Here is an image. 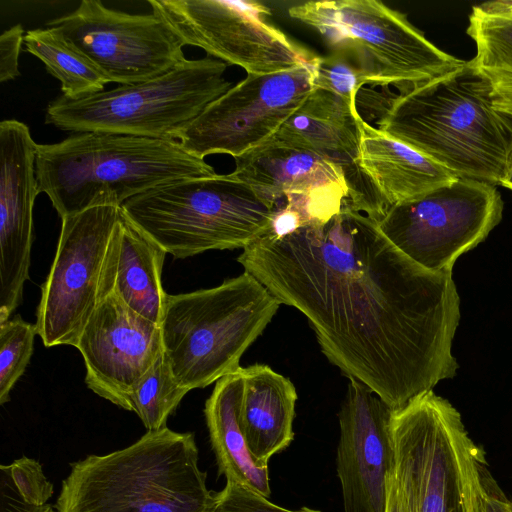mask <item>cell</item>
Here are the masks:
<instances>
[{"mask_svg":"<svg viewBox=\"0 0 512 512\" xmlns=\"http://www.w3.org/2000/svg\"><path fill=\"white\" fill-rule=\"evenodd\" d=\"M237 261L306 317L330 363L393 410L455 376L452 272L412 261L349 199L327 221L264 234Z\"/></svg>","mask_w":512,"mask_h":512,"instance_id":"6da1fadb","label":"cell"},{"mask_svg":"<svg viewBox=\"0 0 512 512\" xmlns=\"http://www.w3.org/2000/svg\"><path fill=\"white\" fill-rule=\"evenodd\" d=\"M377 129L458 178L497 186L507 174L512 117L494 107L471 60L391 98Z\"/></svg>","mask_w":512,"mask_h":512,"instance_id":"7a4b0ae2","label":"cell"},{"mask_svg":"<svg viewBox=\"0 0 512 512\" xmlns=\"http://www.w3.org/2000/svg\"><path fill=\"white\" fill-rule=\"evenodd\" d=\"M193 433L167 426L132 445L71 464L57 512H214Z\"/></svg>","mask_w":512,"mask_h":512,"instance_id":"3957f363","label":"cell"},{"mask_svg":"<svg viewBox=\"0 0 512 512\" xmlns=\"http://www.w3.org/2000/svg\"><path fill=\"white\" fill-rule=\"evenodd\" d=\"M35 173L60 218L128 199L183 178L215 175L176 140L80 132L38 144Z\"/></svg>","mask_w":512,"mask_h":512,"instance_id":"277c9868","label":"cell"},{"mask_svg":"<svg viewBox=\"0 0 512 512\" xmlns=\"http://www.w3.org/2000/svg\"><path fill=\"white\" fill-rule=\"evenodd\" d=\"M280 305L247 271L213 288L167 294L163 355L177 383L190 391L238 371Z\"/></svg>","mask_w":512,"mask_h":512,"instance_id":"5b68a950","label":"cell"},{"mask_svg":"<svg viewBox=\"0 0 512 512\" xmlns=\"http://www.w3.org/2000/svg\"><path fill=\"white\" fill-rule=\"evenodd\" d=\"M121 208L177 259L244 249L268 232L273 214L231 173L174 180L128 199Z\"/></svg>","mask_w":512,"mask_h":512,"instance_id":"8992f818","label":"cell"},{"mask_svg":"<svg viewBox=\"0 0 512 512\" xmlns=\"http://www.w3.org/2000/svg\"><path fill=\"white\" fill-rule=\"evenodd\" d=\"M394 469L410 512H482L484 452L433 390L393 410Z\"/></svg>","mask_w":512,"mask_h":512,"instance_id":"52a82bcc","label":"cell"},{"mask_svg":"<svg viewBox=\"0 0 512 512\" xmlns=\"http://www.w3.org/2000/svg\"><path fill=\"white\" fill-rule=\"evenodd\" d=\"M225 62L185 59L167 72L78 99L51 101L45 123L75 133L103 132L176 140L178 134L231 87Z\"/></svg>","mask_w":512,"mask_h":512,"instance_id":"ba28073f","label":"cell"},{"mask_svg":"<svg viewBox=\"0 0 512 512\" xmlns=\"http://www.w3.org/2000/svg\"><path fill=\"white\" fill-rule=\"evenodd\" d=\"M331 51L352 56L369 85L402 92L465 64L430 42L406 16L376 0L308 1L289 8Z\"/></svg>","mask_w":512,"mask_h":512,"instance_id":"9c48e42d","label":"cell"},{"mask_svg":"<svg viewBox=\"0 0 512 512\" xmlns=\"http://www.w3.org/2000/svg\"><path fill=\"white\" fill-rule=\"evenodd\" d=\"M121 216L120 206L101 205L62 218L36 309L37 335L46 347H75L99 303L113 292Z\"/></svg>","mask_w":512,"mask_h":512,"instance_id":"30bf717a","label":"cell"},{"mask_svg":"<svg viewBox=\"0 0 512 512\" xmlns=\"http://www.w3.org/2000/svg\"><path fill=\"white\" fill-rule=\"evenodd\" d=\"M496 186L458 178L414 200L393 205L377 220L390 242L432 272H452L457 258L477 246L500 222Z\"/></svg>","mask_w":512,"mask_h":512,"instance_id":"8fae6325","label":"cell"},{"mask_svg":"<svg viewBox=\"0 0 512 512\" xmlns=\"http://www.w3.org/2000/svg\"><path fill=\"white\" fill-rule=\"evenodd\" d=\"M184 45L206 51L247 74L266 75L311 64L317 57L268 21L255 1L148 0Z\"/></svg>","mask_w":512,"mask_h":512,"instance_id":"7c38bea8","label":"cell"},{"mask_svg":"<svg viewBox=\"0 0 512 512\" xmlns=\"http://www.w3.org/2000/svg\"><path fill=\"white\" fill-rule=\"evenodd\" d=\"M314 90V61L273 74H247L210 103L176 141L199 159L219 153L239 157L270 140Z\"/></svg>","mask_w":512,"mask_h":512,"instance_id":"4fadbf2b","label":"cell"},{"mask_svg":"<svg viewBox=\"0 0 512 512\" xmlns=\"http://www.w3.org/2000/svg\"><path fill=\"white\" fill-rule=\"evenodd\" d=\"M47 26L89 58L110 82L135 84L155 78L186 58L185 46L155 13L131 14L83 0Z\"/></svg>","mask_w":512,"mask_h":512,"instance_id":"5bb4252c","label":"cell"},{"mask_svg":"<svg viewBox=\"0 0 512 512\" xmlns=\"http://www.w3.org/2000/svg\"><path fill=\"white\" fill-rule=\"evenodd\" d=\"M75 348L85 363L87 387L132 411L134 390L163 355L161 328L112 292L91 315Z\"/></svg>","mask_w":512,"mask_h":512,"instance_id":"9a60e30c","label":"cell"},{"mask_svg":"<svg viewBox=\"0 0 512 512\" xmlns=\"http://www.w3.org/2000/svg\"><path fill=\"white\" fill-rule=\"evenodd\" d=\"M393 409L361 382L349 379L338 414L337 474L344 512H385L394 469Z\"/></svg>","mask_w":512,"mask_h":512,"instance_id":"2e32d148","label":"cell"},{"mask_svg":"<svg viewBox=\"0 0 512 512\" xmlns=\"http://www.w3.org/2000/svg\"><path fill=\"white\" fill-rule=\"evenodd\" d=\"M37 145L23 122L0 123V322L21 304L29 279Z\"/></svg>","mask_w":512,"mask_h":512,"instance_id":"e0dca14e","label":"cell"},{"mask_svg":"<svg viewBox=\"0 0 512 512\" xmlns=\"http://www.w3.org/2000/svg\"><path fill=\"white\" fill-rule=\"evenodd\" d=\"M363 122L357 106L315 89L270 141L310 150L340 166L350 202L374 216L382 211L383 201L358 164Z\"/></svg>","mask_w":512,"mask_h":512,"instance_id":"ac0fdd59","label":"cell"},{"mask_svg":"<svg viewBox=\"0 0 512 512\" xmlns=\"http://www.w3.org/2000/svg\"><path fill=\"white\" fill-rule=\"evenodd\" d=\"M234 159L231 174L273 210L288 197H307L330 219L350 198L344 170L310 150L269 140Z\"/></svg>","mask_w":512,"mask_h":512,"instance_id":"d6986e66","label":"cell"},{"mask_svg":"<svg viewBox=\"0 0 512 512\" xmlns=\"http://www.w3.org/2000/svg\"><path fill=\"white\" fill-rule=\"evenodd\" d=\"M358 164L387 208L458 179L443 166L366 121L362 124Z\"/></svg>","mask_w":512,"mask_h":512,"instance_id":"ffe728a7","label":"cell"},{"mask_svg":"<svg viewBox=\"0 0 512 512\" xmlns=\"http://www.w3.org/2000/svg\"><path fill=\"white\" fill-rule=\"evenodd\" d=\"M242 373L240 426L253 458L268 465L294 439L297 392L288 378L268 365L242 367Z\"/></svg>","mask_w":512,"mask_h":512,"instance_id":"44dd1931","label":"cell"},{"mask_svg":"<svg viewBox=\"0 0 512 512\" xmlns=\"http://www.w3.org/2000/svg\"><path fill=\"white\" fill-rule=\"evenodd\" d=\"M243 394L242 367L220 378L205 402L204 415L218 472L227 482L246 487L269 498L268 465L258 463L250 453L240 426Z\"/></svg>","mask_w":512,"mask_h":512,"instance_id":"7402d4cb","label":"cell"},{"mask_svg":"<svg viewBox=\"0 0 512 512\" xmlns=\"http://www.w3.org/2000/svg\"><path fill=\"white\" fill-rule=\"evenodd\" d=\"M115 230L113 292L135 313L160 325L167 296L161 280L167 252L123 211Z\"/></svg>","mask_w":512,"mask_h":512,"instance_id":"603a6c76","label":"cell"},{"mask_svg":"<svg viewBox=\"0 0 512 512\" xmlns=\"http://www.w3.org/2000/svg\"><path fill=\"white\" fill-rule=\"evenodd\" d=\"M467 34L476 45L471 62L488 82L494 107L512 117V15L488 14L474 6Z\"/></svg>","mask_w":512,"mask_h":512,"instance_id":"cb8c5ba5","label":"cell"},{"mask_svg":"<svg viewBox=\"0 0 512 512\" xmlns=\"http://www.w3.org/2000/svg\"><path fill=\"white\" fill-rule=\"evenodd\" d=\"M24 45L59 80L66 98L78 99L101 92L110 82L89 58L50 27L28 30Z\"/></svg>","mask_w":512,"mask_h":512,"instance_id":"d4e9b609","label":"cell"},{"mask_svg":"<svg viewBox=\"0 0 512 512\" xmlns=\"http://www.w3.org/2000/svg\"><path fill=\"white\" fill-rule=\"evenodd\" d=\"M189 391L179 385L162 355L131 396L135 412L147 431L166 427L168 417Z\"/></svg>","mask_w":512,"mask_h":512,"instance_id":"484cf974","label":"cell"},{"mask_svg":"<svg viewBox=\"0 0 512 512\" xmlns=\"http://www.w3.org/2000/svg\"><path fill=\"white\" fill-rule=\"evenodd\" d=\"M36 325L20 315L0 324V404L10 400V392L25 372L33 354Z\"/></svg>","mask_w":512,"mask_h":512,"instance_id":"4316f807","label":"cell"},{"mask_svg":"<svg viewBox=\"0 0 512 512\" xmlns=\"http://www.w3.org/2000/svg\"><path fill=\"white\" fill-rule=\"evenodd\" d=\"M365 85H369L368 80L347 52L331 51L315 58V89L330 92L357 106L358 93Z\"/></svg>","mask_w":512,"mask_h":512,"instance_id":"83f0119b","label":"cell"},{"mask_svg":"<svg viewBox=\"0 0 512 512\" xmlns=\"http://www.w3.org/2000/svg\"><path fill=\"white\" fill-rule=\"evenodd\" d=\"M20 497L29 504L42 506L53 494V485L35 459L22 456L9 465H1Z\"/></svg>","mask_w":512,"mask_h":512,"instance_id":"f1b7e54d","label":"cell"},{"mask_svg":"<svg viewBox=\"0 0 512 512\" xmlns=\"http://www.w3.org/2000/svg\"><path fill=\"white\" fill-rule=\"evenodd\" d=\"M214 512H321L308 507L299 510H288L273 504L268 498L261 496L246 487L226 482L219 492V499Z\"/></svg>","mask_w":512,"mask_h":512,"instance_id":"f546056e","label":"cell"},{"mask_svg":"<svg viewBox=\"0 0 512 512\" xmlns=\"http://www.w3.org/2000/svg\"><path fill=\"white\" fill-rule=\"evenodd\" d=\"M24 29L16 24L0 36V81L7 82L20 75L19 54L24 43Z\"/></svg>","mask_w":512,"mask_h":512,"instance_id":"4dcf8cb0","label":"cell"},{"mask_svg":"<svg viewBox=\"0 0 512 512\" xmlns=\"http://www.w3.org/2000/svg\"><path fill=\"white\" fill-rule=\"evenodd\" d=\"M482 480V512H512V502L499 487L490 474L486 464L481 473Z\"/></svg>","mask_w":512,"mask_h":512,"instance_id":"1f68e13d","label":"cell"},{"mask_svg":"<svg viewBox=\"0 0 512 512\" xmlns=\"http://www.w3.org/2000/svg\"><path fill=\"white\" fill-rule=\"evenodd\" d=\"M1 512H48L51 506L48 504L35 506L24 501L16 489L10 477L1 470Z\"/></svg>","mask_w":512,"mask_h":512,"instance_id":"d6a6232c","label":"cell"},{"mask_svg":"<svg viewBox=\"0 0 512 512\" xmlns=\"http://www.w3.org/2000/svg\"><path fill=\"white\" fill-rule=\"evenodd\" d=\"M385 512H410L395 469H393L389 476Z\"/></svg>","mask_w":512,"mask_h":512,"instance_id":"836d02e7","label":"cell"},{"mask_svg":"<svg viewBox=\"0 0 512 512\" xmlns=\"http://www.w3.org/2000/svg\"><path fill=\"white\" fill-rule=\"evenodd\" d=\"M477 7L488 14L512 15V0L485 2Z\"/></svg>","mask_w":512,"mask_h":512,"instance_id":"e575fe53","label":"cell"},{"mask_svg":"<svg viewBox=\"0 0 512 512\" xmlns=\"http://www.w3.org/2000/svg\"><path fill=\"white\" fill-rule=\"evenodd\" d=\"M501 186H504V187L512 190V154L510 157L507 174H506L505 178L503 179V181L501 182Z\"/></svg>","mask_w":512,"mask_h":512,"instance_id":"d590c367","label":"cell"},{"mask_svg":"<svg viewBox=\"0 0 512 512\" xmlns=\"http://www.w3.org/2000/svg\"><path fill=\"white\" fill-rule=\"evenodd\" d=\"M48 512H54V511H53V510H52V508H51Z\"/></svg>","mask_w":512,"mask_h":512,"instance_id":"8d00e7d4","label":"cell"}]
</instances>
